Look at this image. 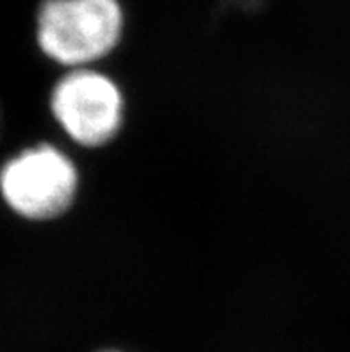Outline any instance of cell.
Segmentation results:
<instances>
[{"label":"cell","instance_id":"2","mask_svg":"<svg viewBox=\"0 0 350 352\" xmlns=\"http://www.w3.org/2000/svg\"><path fill=\"white\" fill-rule=\"evenodd\" d=\"M80 188L76 161L63 148L40 143L17 154L0 170V195L18 217L47 222L67 213Z\"/></svg>","mask_w":350,"mask_h":352},{"label":"cell","instance_id":"1","mask_svg":"<svg viewBox=\"0 0 350 352\" xmlns=\"http://www.w3.org/2000/svg\"><path fill=\"white\" fill-rule=\"evenodd\" d=\"M125 13L120 0H43L36 14V41L63 67H97L122 41Z\"/></svg>","mask_w":350,"mask_h":352},{"label":"cell","instance_id":"3","mask_svg":"<svg viewBox=\"0 0 350 352\" xmlns=\"http://www.w3.org/2000/svg\"><path fill=\"white\" fill-rule=\"evenodd\" d=\"M50 113L72 143L102 148L125 124V95L109 74L97 67L67 70L50 91Z\"/></svg>","mask_w":350,"mask_h":352},{"label":"cell","instance_id":"4","mask_svg":"<svg viewBox=\"0 0 350 352\" xmlns=\"http://www.w3.org/2000/svg\"><path fill=\"white\" fill-rule=\"evenodd\" d=\"M104 352H120V351H104Z\"/></svg>","mask_w":350,"mask_h":352}]
</instances>
